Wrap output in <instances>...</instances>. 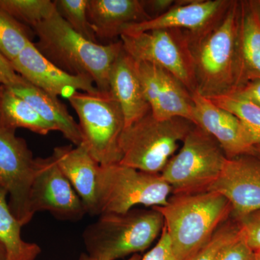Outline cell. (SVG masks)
<instances>
[{
  "instance_id": "cell-15",
  "label": "cell",
  "mask_w": 260,
  "mask_h": 260,
  "mask_svg": "<svg viewBox=\"0 0 260 260\" xmlns=\"http://www.w3.org/2000/svg\"><path fill=\"white\" fill-rule=\"evenodd\" d=\"M192 100L193 124L218 141L228 159L256 153L252 136L237 116L197 92Z\"/></svg>"
},
{
  "instance_id": "cell-39",
  "label": "cell",
  "mask_w": 260,
  "mask_h": 260,
  "mask_svg": "<svg viewBox=\"0 0 260 260\" xmlns=\"http://www.w3.org/2000/svg\"><path fill=\"white\" fill-rule=\"evenodd\" d=\"M251 260H260V254H254V256Z\"/></svg>"
},
{
  "instance_id": "cell-28",
  "label": "cell",
  "mask_w": 260,
  "mask_h": 260,
  "mask_svg": "<svg viewBox=\"0 0 260 260\" xmlns=\"http://www.w3.org/2000/svg\"><path fill=\"white\" fill-rule=\"evenodd\" d=\"M239 234L238 222L231 217L218 228L203 247L184 260H215L222 249L237 239Z\"/></svg>"
},
{
  "instance_id": "cell-29",
  "label": "cell",
  "mask_w": 260,
  "mask_h": 260,
  "mask_svg": "<svg viewBox=\"0 0 260 260\" xmlns=\"http://www.w3.org/2000/svg\"><path fill=\"white\" fill-rule=\"evenodd\" d=\"M236 220L246 244L254 254H260V210Z\"/></svg>"
},
{
  "instance_id": "cell-8",
  "label": "cell",
  "mask_w": 260,
  "mask_h": 260,
  "mask_svg": "<svg viewBox=\"0 0 260 260\" xmlns=\"http://www.w3.org/2000/svg\"><path fill=\"white\" fill-rule=\"evenodd\" d=\"M172 188L160 174L141 172L121 164L101 166L98 174L99 215L125 213L137 205L167 204Z\"/></svg>"
},
{
  "instance_id": "cell-30",
  "label": "cell",
  "mask_w": 260,
  "mask_h": 260,
  "mask_svg": "<svg viewBox=\"0 0 260 260\" xmlns=\"http://www.w3.org/2000/svg\"><path fill=\"white\" fill-rule=\"evenodd\" d=\"M254 253L248 246L241 233L219 253L215 260H251Z\"/></svg>"
},
{
  "instance_id": "cell-7",
  "label": "cell",
  "mask_w": 260,
  "mask_h": 260,
  "mask_svg": "<svg viewBox=\"0 0 260 260\" xmlns=\"http://www.w3.org/2000/svg\"><path fill=\"white\" fill-rule=\"evenodd\" d=\"M68 100L79 119L83 143L101 166L120 162L121 135L125 126L119 103L109 93L75 92Z\"/></svg>"
},
{
  "instance_id": "cell-37",
  "label": "cell",
  "mask_w": 260,
  "mask_h": 260,
  "mask_svg": "<svg viewBox=\"0 0 260 260\" xmlns=\"http://www.w3.org/2000/svg\"><path fill=\"white\" fill-rule=\"evenodd\" d=\"M256 5V9H257L258 14H259V18H260V2L259 0H257V1H255Z\"/></svg>"
},
{
  "instance_id": "cell-20",
  "label": "cell",
  "mask_w": 260,
  "mask_h": 260,
  "mask_svg": "<svg viewBox=\"0 0 260 260\" xmlns=\"http://www.w3.org/2000/svg\"><path fill=\"white\" fill-rule=\"evenodd\" d=\"M8 88L15 95L28 103L43 119L55 126L58 131L75 146L83 143V135L79 124L70 115L66 106L57 97L53 96L28 81Z\"/></svg>"
},
{
  "instance_id": "cell-16",
  "label": "cell",
  "mask_w": 260,
  "mask_h": 260,
  "mask_svg": "<svg viewBox=\"0 0 260 260\" xmlns=\"http://www.w3.org/2000/svg\"><path fill=\"white\" fill-rule=\"evenodd\" d=\"M232 3V0H177L167 13L148 21L130 25L122 34L164 28L181 29L193 35L199 34L218 21Z\"/></svg>"
},
{
  "instance_id": "cell-25",
  "label": "cell",
  "mask_w": 260,
  "mask_h": 260,
  "mask_svg": "<svg viewBox=\"0 0 260 260\" xmlns=\"http://www.w3.org/2000/svg\"><path fill=\"white\" fill-rule=\"evenodd\" d=\"M0 10L32 28L56 11L50 0H0Z\"/></svg>"
},
{
  "instance_id": "cell-12",
  "label": "cell",
  "mask_w": 260,
  "mask_h": 260,
  "mask_svg": "<svg viewBox=\"0 0 260 260\" xmlns=\"http://www.w3.org/2000/svg\"><path fill=\"white\" fill-rule=\"evenodd\" d=\"M209 191L229 200L235 220L260 210V155L245 154L227 158Z\"/></svg>"
},
{
  "instance_id": "cell-18",
  "label": "cell",
  "mask_w": 260,
  "mask_h": 260,
  "mask_svg": "<svg viewBox=\"0 0 260 260\" xmlns=\"http://www.w3.org/2000/svg\"><path fill=\"white\" fill-rule=\"evenodd\" d=\"M89 21L95 37L112 40L133 24L151 20L140 0H88Z\"/></svg>"
},
{
  "instance_id": "cell-1",
  "label": "cell",
  "mask_w": 260,
  "mask_h": 260,
  "mask_svg": "<svg viewBox=\"0 0 260 260\" xmlns=\"http://www.w3.org/2000/svg\"><path fill=\"white\" fill-rule=\"evenodd\" d=\"M242 5L233 1L221 18L199 34H189L196 92L213 99L230 95L242 83L240 32Z\"/></svg>"
},
{
  "instance_id": "cell-17",
  "label": "cell",
  "mask_w": 260,
  "mask_h": 260,
  "mask_svg": "<svg viewBox=\"0 0 260 260\" xmlns=\"http://www.w3.org/2000/svg\"><path fill=\"white\" fill-rule=\"evenodd\" d=\"M51 156L79 195L90 215L98 213L97 181L100 164L83 144L54 148Z\"/></svg>"
},
{
  "instance_id": "cell-40",
  "label": "cell",
  "mask_w": 260,
  "mask_h": 260,
  "mask_svg": "<svg viewBox=\"0 0 260 260\" xmlns=\"http://www.w3.org/2000/svg\"><path fill=\"white\" fill-rule=\"evenodd\" d=\"M259 2H260V0H259Z\"/></svg>"
},
{
  "instance_id": "cell-21",
  "label": "cell",
  "mask_w": 260,
  "mask_h": 260,
  "mask_svg": "<svg viewBox=\"0 0 260 260\" xmlns=\"http://www.w3.org/2000/svg\"><path fill=\"white\" fill-rule=\"evenodd\" d=\"M241 5L239 42L242 85L249 80L260 79V18L255 1H241Z\"/></svg>"
},
{
  "instance_id": "cell-5",
  "label": "cell",
  "mask_w": 260,
  "mask_h": 260,
  "mask_svg": "<svg viewBox=\"0 0 260 260\" xmlns=\"http://www.w3.org/2000/svg\"><path fill=\"white\" fill-rule=\"evenodd\" d=\"M194 125L183 118L160 120L150 112L123 130L119 164L160 174Z\"/></svg>"
},
{
  "instance_id": "cell-24",
  "label": "cell",
  "mask_w": 260,
  "mask_h": 260,
  "mask_svg": "<svg viewBox=\"0 0 260 260\" xmlns=\"http://www.w3.org/2000/svg\"><path fill=\"white\" fill-rule=\"evenodd\" d=\"M29 27L18 21L8 13L0 10V52L10 61L32 42Z\"/></svg>"
},
{
  "instance_id": "cell-13",
  "label": "cell",
  "mask_w": 260,
  "mask_h": 260,
  "mask_svg": "<svg viewBox=\"0 0 260 260\" xmlns=\"http://www.w3.org/2000/svg\"><path fill=\"white\" fill-rule=\"evenodd\" d=\"M137 71L154 117H179L193 123L192 94L174 75L156 65L136 61Z\"/></svg>"
},
{
  "instance_id": "cell-27",
  "label": "cell",
  "mask_w": 260,
  "mask_h": 260,
  "mask_svg": "<svg viewBox=\"0 0 260 260\" xmlns=\"http://www.w3.org/2000/svg\"><path fill=\"white\" fill-rule=\"evenodd\" d=\"M56 12L75 31L87 40L98 43L89 21L88 0H55Z\"/></svg>"
},
{
  "instance_id": "cell-9",
  "label": "cell",
  "mask_w": 260,
  "mask_h": 260,
  "mask_svg": "<svg viewBox=\"0 0 260 260\" xmlns=\"http://www.w3.org/2000/svg\"><path fill=\"white\" fill-rule=\"evenodd\" d=\"M120 37L123 49L135 61L156 65L174 75L191 94L196 92L194 59L187 31L157 29Z\"/></svg>"
},
{
  "instance_id": "cell-33",
  "label": "cell",
  "mask_w": 260,
  "mask_h": 260,
  "mask_svg": "<svg viewBox=\"0 0 260 260\" xmlns=\"http://www.w3.org/2000/svg\"><path fill=\"white\" fill-rule=\"evenodd\" d=\"M231 95V94H230ZM232 95L260 107V79L249 80L239 87Z\"/></svg>"
},
{
  "instance_id": "cell-35",
  "label": "cell",
  "mask_w": 260,
  "mask_h": 260,
  "mask_svg": "<svg viewBox=\"0 0 260 260\" xmlns=\"http://www.w3.org/2000/svg\"><path fill=\"white\" fill-rule=\"evenodd\" d=\"M142 256L139 254H133V256H131V257L129 258V259H128L127 260H141ZM78 260H98L94 259V258L91 257V256H90L88 255V254H87L86 253H83V254H81V255L80 256L79 259Z\"/></svg>"
},
{
  "instance_id": "cell-32",
  "label": "cell",
  "mask_w": 260,
  "mask_h": 260,
  "mask_svg": "<svg viewBox=\"0 0 260 260\" xmlns=\"http://www.w3.org/2000/svg\"><path fill=\"white\" fill-rule=\"evenodd\" d=\"M25 82L26 80L15 72L11 61L0 52V85L13 87Z\"/></svg>"
},
{
  "instance_id": "cell-4",
  "label": "cell",
  "mask_w": 260,
  "mask_h": 260,
  "mask_svg": "<svg viewBox=\"0 0 260 260\" xmlns=\"http://www.w3.org/2000/svg\"><path fill=\"white\" fill-rule=\"evenodd\" d=\"M99 216L83 233L86 254L98 260H116L145 251L164 226L161 214L154 207Z\"/></svg>"
},
{
  "instance_id": "cell-10",
  "label": "cell",
  "mask_w": 260,
  "mask_h": 260,
  "mask_svg": "<svg viewBox=\"0 0 260 260\" xmlns=\"http://www.w3.org/2000/svg\"><path fill=\"white\" fill-rule=\"evenodd\" d=\"M35 160L23 138L15 130L0 126V188L9 196L10 209L22 225L30 223V194Z\"/></svg>"
},
{
  "instance_id": "cell-6",
  "label": "cell",
  "mask_w": 260,
  "mask_h": 260,
  "mask_svg": "<svg viewBox=\"0 0 260 260\" xmlns=\"http://www.w3.org/2000/svg\"><path fill=\"white\" fill-rule=\"evenodd\" d=\"M226 160L218 141L194 125L160 174L172 194L206 192L220 177Z\"/></svg>"
},
{
  "instance_id": "cell-2",
  "label": "cell",
  "mask_w": 260,
  "mask_h": 260,
  "mask_svg": "<svg viewBox=\"0 0 260 260\" xmlns=\"http://www.w3.org/2000/svg\"><path fill=\"white\" fill-rule=\"evenodd\" d=\"M34 29L39 52L70 74L87 75L102 93H109L113 63L123 50L121 42L107 44L90 42L75 31L55 12Z\"/></svg>"
},
{
  "instance_id": "cell-22",
  "label": "cell",
  "mask_w": 260,
  "mask_h": 260,
  "mask_svg": "<svg viewBox=\"0 0 260 260\" xmlns=\"http://www.w3.org/2000/svg\"><path fill=\"white\" fill-rule=\"evenodd\" d=\"M0 126L15 131L18 128H24L41 135L58 131L28 103L5 85H0Z\"/></svg>"
},
{
  "instance_id": "cell-34",
  "label": "cell",
  "mask_w": 260,
  "mask_h": 260,
  "mask_svg": "<svg viewBox=\"0 0 260 260\" xmlns=\"http://www.w3.org/2000/svg\"><path fill=\"white\" fill-rule=\"evenodd\" d=\"M143 3L146 11L148 13V10H150L152 13L155 14L153 18H155L169 11L174 6L175 1L174 0H148V1H143Z\"/></svg>"
},
{
  "instance_id": "cell-38",
  "label": "cell",
  "mask_w": 260,
  "mask_h": 260,
  "mask_svg": "<svg viewBox=\"0 0 260 260\" xmlns=\"http://www.w3.org/2000/svg\"><path fill=\"white\" fill-rule=\"evenodd\" d=\"M254 148H255L256 153H258L259 155H260V143L259 144L256 145L255 147H254Z\"/></svg>"
},
{
  "instance_id": "cell-19",
  "label": "cell",
  "mask_w": 260,
  "mask_h": 260,
  "mask_svg": "<svg viewBox=\"0 0 260 260\" xmlns=\"http://www.w3.org/2000/svg\"><path fill=\"white\" fill-rule=\"evenodd\" d=\"M109 83L110 93L119 103L124 114V127L150 112L135 61L124 49L113 63Z\"/></svg>"
},
{
  "instance_id": "cell-36",
  "label": "cell",
  "mask_w": 260,
  "mask_h": 260,
  "mask_svg": "<svg viewBox=\"0 0 260 260\" xmlns=\"http://www.w3.org/2000/svg\"><path fill=\"white\" fill-rule=\"evenodd\" d=\"M7 252L5 246L0 243V260H6Z\"/></svg>"
},
{
  "instance_id": "cell-31",
  "label": "cell",
  "mask_w": 260,
  "mask_h": 260,
  "mask_svg": "<svg viewBox=\"0 0 260 260\" xmlns=\"http://www.w3.org/2000/svg\"><path fill=\"white\" fill-rule=\"evenodd\" d=\"M141 260H177L173 252L170 238L165 227L162 228L158 242Z\"/></svg>"
},
{
  "instance_id": "cell-3",
  "label": "cell",
  "mask_w": 260,
  "mask_h": 260,
  "mask_svg": "<svg viewBox=\"0 0 260 260\" xmlns=\"http://www.w3.org/2000/svg\"><path fill=\"white\" fill-rule=\"evenodd\" d=\"M154 208L164 218L177 260L185 259L199 250L232 214L229 200L212 191L172 194L167 204Z\"/></svg>"
},
{
  "instance_id": "cell-11",
  "label": "cell",
  "mask_w": 260,
  "mask_h": 260,
  "mask_svg": "<svg viewBox=\"0 0 260 260\" xmlns=\"http://www.w3.org/2000/svg\"><path fill=\"white\" fill-rule=\"evenodd\" d=\"M30 210L32 215L47 211L56 219L73 222L87 214L79 195L52 156L36 158Z\"/></svg>"
},
{
  "instance_id": "cell-26",
  "label": "cell",
  "mask_w": 260,
  "mask_h": 260,
  "mask_svg": "<svg viewBox=\"0 0 260 260\" xmlns=\"http://www.w3.org/2000/svg\"><path fill=\"white\" fill-rule=\"evenodd\" d=\"M210 100L215 105L237 116L249 130L255 145L259 144L260 107L232 94Z\"/></svg>"
},
{
  "instance_id": "cell-14",
  "label": "cell",
  "mask_w": 260,
  "mask_h": 260,
  "mask_svg": "<svg viewBox=\"0 0 260 260\" xmlns=\"http://www.w3.org/2000/svg\"><path fill=\"white\" fill-rule=\"evenodd\" d=\"M11 63L22 78L54 97L63 95L68 99L78 90L90 94L102 93L91 78L70 74L58 68L43 56L32 42Z\"/></svg>"
},
{
  "instance_id": "cell-23",
  "label": "cell",
  "mask_w": 260,
  "mask_h": 260,
  "mask_svg": "<svg viewBox=\"0 0 260 260\" xmlns=\"http://www.w3.org/2000/svg\"><path fill=\"white\" fill-rule=\"evenodd\" d=\"M8 196V192L0 188V243L6 250V260H36L42 249L35 243L23 240V225L10 210Z\"/></svg>"
}]
</instances>
